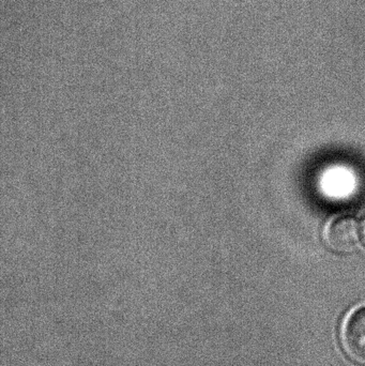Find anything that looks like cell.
<instances>
[{
  "instance_id": "3",
  "label": "cell",
  "mask_w": 365,
  "mask_h": 366,
  "mask_svg": "<svg viewBox=\"0 0 365 366\" xmlns=\"http://www.w3.org/2000/svg\"><path fill=\"white\" fill-rule=\"evenodd\" d=\"M360 232H361L362 241L365 244V209L362 212L361 219H360Z\"/></svg>"
},
{
  "instance_id": "1",
  "label": "cell",
  "mask_w": 365,
  "mask_h": 366,
  "mask_svg": "<svg viewBox=\"0 0 365 366\" xmlns=\"http://www.w3.org/2000/svg\"><path fill=\"white\" fill-rule=\"evenodd\" d=\"M341 342L349 359L365 365V307L347 316L341 332Z\"/></svg>"
},
{
  "instance_id": "2",
  "label": "cell",
  "mask_w": 365,
  "mask_h": 366,
  "mask_svg": "<svg viewBox=\"0 0 365 366\" xmlns=\"http://www.w3.org/2000/svg\"><path fill=\"white\" fill-rule=\"evenodd\" d=\"M360 224L353 217H341L334 219L326 232V243L332 251L349 253L359 244Z\"/></svg>"
}]
</instances>
